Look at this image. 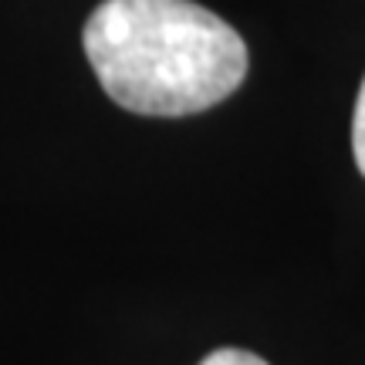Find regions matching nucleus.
<instances>
[{
	"instance_id": "1",
	"label": "nucleus",
	"mask_w": 365,
	"mask_h": 365,
	"mask_svg": "<svg viewBox=\"0 0 365 365\" xmlns=\"http://www.w3.org/2000/svg\"><path fill=\"white\" fill-rule=\"evenodd\" d=\"M85 54L105 95L135 115H196L247 78L244 38L193 0H105Z\"/></svg>"
},
{
	"instance_id": "2",
	"label": "nucleus",
	"mask_w": 365,
	"mask_h": 365,
	"mask_svg": "<svg viewBox=\"0 0 365 365\" xmlns=\"http://www.w3.org/2000/svg\"><path fill=\"white\" fill-rule=\"evenodd\" d=\"M352 149H355V163L365 176V81L359 88V102H355V115H352Z\"/></svg>"
},
{
	"instance_id": "3",
	"label": "nucleus",
	"mask_w": 365,
	"mask_h": 365,
	"mask_svg": "<svg viewBox=\"0 0 365 365\" xmlns=\"http://www.w3.org/2000/svg\"><path fill=\"white\" fill-rule=\"evenodd\" d=\"M200 365H267V362H264L261 355L244 352V349H217V352H210Z\"/></svg>"
}]
</instances>
